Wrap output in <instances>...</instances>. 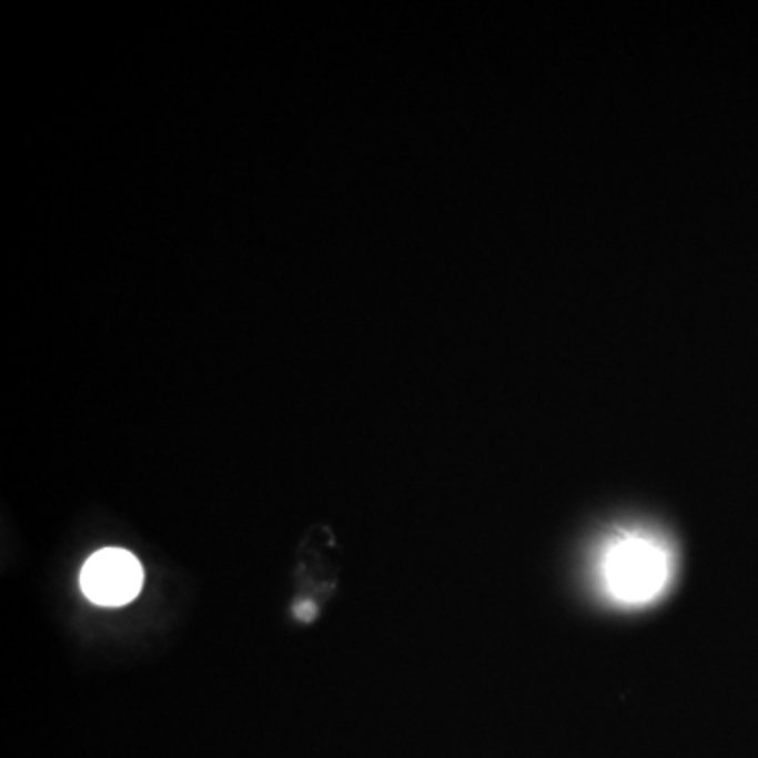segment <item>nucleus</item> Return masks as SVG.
Segmentation results:
<instances>
[{
	"mask_svg": "<svg viewBox=\"0 0 758 758\" xmlns=\"http://www.w3.org/2000/svg\"><path fill=\"white\" fill-rule=\"evenodd\" d=\"M295 617L302 619V621H312L316 617V605L310 603V600H302L297 607H295Z\"/></svg>",
	"mask_w": 758,
	"mask_h": 758,
	"instance_id": "obj_3",
	"label": "nucleus"
},
{
	"mask_svg": "<svg viewBox=\"0 0 758 758\" xmlns=\"http://www.w3.org/2000/svg\"><path fill=\"white\" fill-rule=\"evenodd\" d=\"M600 584L615 603L640 607L666 593L673 554L651 533H617L600 554Z\"/></svg>",
	"mask_w": 758,
	"mask_h": 758,
	"instance_id": "obj_1",
	"label": "nucleus"
},
{
	"mask_svg": "<svg viewBox=\"0 0 758 758\" xmlns=\"http://www.w3.org/2000/svg\"><path fill=\"white\" fill-rule=\"evenodd\" d=\"M142 586L144 567L123 548H103L82 567V593L102 607H123L140 595Z\"/></svg>",
	"mask_w": 758,
	"mask_h": 758,
	"instance_id": "obj_2",
	"label": "nucleus"
}]
</instances>
